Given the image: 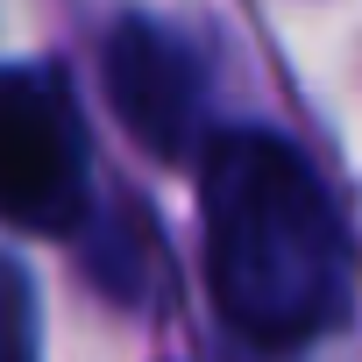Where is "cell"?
Masks as SVG:
<instances>
[{"instance_id":"cell-1","label":"cell","mask_w":362,"mask_h":362,"mask_svg":"<svg viewBox=\"0 0 362 362\" xmlns=\"http://www.w3.org/2000/svg\"><path fill=\"white\" fill-rule=\"evenodd\" d=\"M206 277L228 313L263 348H298L327 334L348 305V242L298 149L235 128L206 149L199 177Z\"/></svg>"},{"instance_id":"cell-3","label":"cell","mask_w":362,"mask_h":362,"mask_svg":"<svg viewBox=\"0 0 362 362\" xmlns=\"http://www.w3.org/2000/svg\"><path fill=\"white\" fill-rule=\"evenodd\" d=\"M107 100L149 156H185L199 128V71L170 29L128 15L107 36Z\"/></svg>"},{"instance_id":"cell-4","label":"cell","mask_w":362,"mask_h":362,"mask_svg":"<svg viewBox=\"0 0 362 362\" xmlns=\"http://www.w3.org/2000/svg\"><path fill=\"white\" fill-rule=\"evenodd\" d=\"M0 362H29L22 355V277L0 263Z\"/></svg>"},{"instance_id":"cell-2","label":"cell","mask_w":362,"mask_h":362,"mask_svg":"<svg viewBox=\"0 0 362 362\" xmlns=\"http://www.w3.org/2000/svg\"><path fill=\"white\" fill-rule=\"evenodd\" d=\"M86 214V156L64 86L43 71H0V221L71 235Z\"/></svg>"}]
</instances>
